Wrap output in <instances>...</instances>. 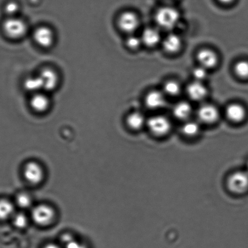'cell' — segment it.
<instances>
[{"label": "cell", "mask_w": 248, "mask_h": 248, "mask_svg": "<svg viewBox=\"0 0 248 248\" xmlns=\"http://www.w3.org/2000/svg\"><path fill=\"white\" fill-rule=\"evenodd\" d=\"M180 13L176 9L172 7H163L155 14V21L160 28L166 30L174 29L180 21Z\"/></svg>", "instance_id": "1"}, {"label": "cell", "mask_w": 248, "mask_h": 248, "mask_svg": "<svg viewBox=\"0 0 248 248\" xmlns=\"http://www.w3.org/2000/svg\"><path fill=\"white\" fill-rule=\"evenodd\" d=\"M3 30L9 38L18 40L26 35L28 31V26L23 19L18 17H9L4 22Z\"/></svg>", "instance_id": "2"}, {"label": "cell", "mask_w": 248, "mask_h": 248, "mask_svg": "<svg viewBox=\"0 0 248 248\" xmlns=\"http://www.w3.org/2000/svg\"><path fill=\"white\" fill-rule=\"evenodd\" d=\"M227 186L234 194H243L248 190V172L239 171L233 172L227 180Z\"/></svg>", "instance_id": "3"}, {"label": "cell", "mask_w": 248, "mask_h": 248, "mask_svg": "<svg viewBox=\"0 0 248 248\" xmlns=\"http://www.w3.org/2000/svg\"><path fill=\"white\" fill-rule=\"evenodd\" d=\"M55 216L54 210L48 205L35 206L32 211V218L36 224L48 226L53 222Z\"/></svg>", "instance_id": "4"}, {"label": "cell", "mask_w": 248, "mask_h": 248, "mask_svg": "<svg viewBox=\"0 0 248 248\" xmlns=\"http://www.w3.org/2000/svg\"><path fill=\"white\" fill-rule=\"evenodd\" d=\"M148 128L154 135L162 136L167 135L171 129V123L164 116H154L147 121Z\"/></svg>", "instance_id": "5"}, {"label": "cell", "mask_w": 248, "mask_h": 248, "mask_svg": "<svg viewBox=\"0 0 248 248\" xmlns=\"http://www.w3.org/2000/svg\"><path fill=\"white\" fill-rule=\"evenodd\" d=\"M118 26L124 32L132 34L139 26V19L137 15L132 12L126 11L118 17Z\"/></svg>", "instance_id": "6"}, {"label": "cell", "mask_w": 248, "mask_h": 248, "mask_svg": "<svg viewBox=\"0 0 248 248\" xmlns=\"http://www.w3.org/2000/svg\"><path fill=\"white\" fill-rule=\"evenodd\" d=\"M24 176L29 183L38 185L43 181L45 174L40 164L35 162H30L24 167Z\"/></svg>", "instance_id": "7"}, {"label": "cell", "mask_w": 248, "mask_h": 248, "mask_svg": "<svg viewBox=\"0 0 248 248\" xmlns=\"http://www.w3.org/2000/svg\"><path fill=\"white\" fill-rule=\"evenodd\" d=\"M34 40L41 47L49 48L53 45L55 41L53 31L47 26L39 27L34 31Z\"/></svg>", "instance_id": "8"}, {"label": "cell", "mask_w": 248, "mask_h": 248, "mask_svg": "<svg viewBox=\"0 0 248 248\" xmlns=\"http://www.w3.org/2000/svg\"><path fill=\"white\" fill-rule=\"evenodd\" d=\"M38 75L42 81L43 90L52 91L57 88L59 83V77L54 70L50 68H45Z\"/></svg>", "instance_id": "9"}, {"label": "cell", "mask_w": 248, "mask_h": 248, "mask_svg": "<svg viewBox=\"0 0 248 248\" xmlns=\"http://www.w3.org/2000/svg\"><path fill=\"white\" fill-rule=\"evenodd\" d=\"M198 116L200 120L206 124L215 123L219 118V111L212 105H204L198 110Z\"/></svg>", "instance_id": "10"}, {"label": "cell", "mask_w": 248, "mask_h": 248, "mask_svg": "<svg viewBox=\"0 0 248 248\" xmlns=\"http://www.w3.org/2000/svg\"><path fill=\"white\" fill-rule=\"evenodd\" d=\"M226 114L228 119L232 122H242L247 117V111L244 106L240 104H232L228 107Z\"/></svg>", "instance_id": "11"}, {"label": "cell", "mask_w": 248, "mask_h": 248, "mask_svg": "<svg viewBox=\"0 0 248 248\" xmlns=\"http://www.w3.org/2000/svg\"><path fill=\"white\" fill-rule=\"evenodd\" d=\"M198 59L201 66L206 69H212L218 63L217 54L212 50L202 49L198 53Z\"/></svg>", "instance_id": "12"}, {"label": "cell", "mask_w": 248, "mask_h": 248, "mask_svg": "<svg viewBox=\"0 0 248 248\" xmlns=\"http://www.w3.org/2000/svg\"><path fill=\"white\" fill-rule=\"evenodd\" d=\"M50 104L48 97L41 92L33 94L30 101L32 108L38 113H44L47 111L50 107Z\"/></svg>", "instance_id": "13"}, {"label": "cell", "mask_w": 248, "mask_h": 248, "mask_svg": "<svg viewBox=\"0 0 248 248\" xmlns=\"http://www.w3.org/2000/svg\"><path fill=\"white\" fill-rule=\"evenodd\" d=\"M187 93L193 101H200L206 98L208 90L201 82L196 81L189 85Z\"/></svg>", "instance_id": "14"}, {"label": "cell", "mask_w": 248, "mask_h": 248, "mask_svg": "<svg viewBox=\"0 0 248 248\" xmlns=\"http://www.w3.org/2000/svg\"><path fill=\"white\" fill-rule=\"evenodd\" d=\"M165 97L159 91L150 92L146 97V104L150 108H162L165 105Z\"/></svg>", "instance_id": "15"}, {"label": "cell", "mask_w": 248, "mask_h": 248, "mask_svg": "<svg viewBox=\"0 0 248 248\" xmlns=\"http://www.w3.org/2000/svg\"><path fill=\"white\" fill-rule=\"evenodd\" d=\"M164 49L167 52L175 53L179 52L182 47L181 38L176 34L171 33L165 38L163 43Z\"/></svg>", "instance_id": "16"}, {"label": "cell", "mask_w": 248, "mask_h": 248, "mask_svg": "<svg viewBox=\"0 0 248 248\" xmlns=\"http://www.w3.org/2000/svg\"><path fill=\"white\" fill-rule=\"evenodd\" d=\"M142 43L149 47H154L159 44L161 40L159 31L154 28L146 29L142 33Z\"/></svg>", "instance_id": "17"}, {"label": "cell", "mask_w": 248, "mask_h": 248, "mask_svg": "<svg viewBox=\"0 0 248 248\" xmlns=\"http://www.w3.org/2000/svg\"><path fill=\"white\" fill-rule=\"evenodd\" d=\"M191 113V106L186 102H181V103L177 104L173 108V114L175 117L179 120H186L190 116Z\"/></svg>", "instance_id": "18"}, {"label": "cell", "mask_w": 248, "mask_h": 248, "mask_svg": "<svg viewBox=\"0 0 248 248\" xmlns=\"http://www.w3.org/2000/svg\"><path fill=\"white\" fill-rule=\"evenodd\" d=\"M24 87L26 91L33 94L39 93L43 90V82L39 75L27 78L24 82Z\"/></svg>", "instance_id": "19"}, {"label": "cell", "mask_w": 248, "mask_h": 248, "mask_svg": "<svg viewBox=\"0 0 248 248\" xmlns=\"http://www.w3.org/2000/svg\"><path fill=\"white\" fill-rule=\"evenodd\" d=\"M126 123L131 129L138 130L142 128L146 123L145 116L139 112H133L130 114L126 119Z\"/></svg>", "instance_id": "20"}, {"label": "cell", "mask_w": 248, "mask_h": 248, "mask_svg": "<svg viewBox=\"0 0 248 248\" xmlns=\"http://www.w3.org/2000/svg\"><path fill=\"white\" fill-rule=\"evenodd\" d=\"M14 206L11 202L2 199L0 200V220L7 219L14 215Z\"/></svg>", "instance_id": "21"}, {"label": "cell", "mask_w": 248, "mask_h": 248, "mask_svg": "<svg viewBox=\"0 0 248 248\" xmlns=\"http://www.w3.org/2000/svg\"><path fill=\"white\" fill-rule=\"evenodd\" d=\"M200 125L196 121H189L182 126V133L189 137H194L198 135L200 131Z\"/></svg>", "instance_id": "22"}, {"label": "cell", "mask_w": 248, "mask_h": 248, "mask_svg": "<svg viewBox=\"0 0 248 248\" xmlns=\"http://www.w3.org/2000/svg\"><path fill=\"white\" fill-rule=\"evenodd\" d=\"M234 72L240 78L248 79V61L238 62L234 66Z\"/></svg>", "instance_id": "23"}, {"label": "cell", "mask_w": 248, "mask_h": 248, "mask_svg": "<svg viewBox=\"0 0 248 248\" xmlns=\"http://www.w3.org/2000/svg\"><path fill=\"white\" fill-rule=\"evenodd\" d=\"M181 86L179 83L174 81L167 82L165 84L164 91L165 93L171 96H177L181 93Z\"/></svg>", "instance_id": "24"}, {"label": "cell", "mask_w": 248, "mask_h": 248, "mask_svg": "<svg viewBox=\"0 0 248 248\" xmlns=\"http://www.w3.org/2000/svg\"><path fill=\"white\" fill-rule=\"evenodd\" d=\"M17 203L20 208H28L32 205V199L28 194L20 193L17 196Z\"/></svg>", "instance_id": "25"}, {"label": "cell", "mask_w": 248, "mask_h": 248, "mask_svg": "<svg viewBox=\"0 0 248 248\" xmlns=\"http://www.w3.org/2000/svg\"><path fill=\"white\" fill-rule=\"evenodd\" d=\"M13 222L16 227L22 229L26 228L28 225V218L23 213H17L14 215Z\"/></svg>", "instance_id": "26"}, {"label": "cell", "mask_w": 248, "mask_h": 248, "mask_svg": "<svg viewBox=\"0 0 248 248\" xmlns=\"http://www.w3.org/2000/svg\"><path fill=\"white\" fill-rule=\"evenodd\" d=\"M142 40L141 38L131 34L128 38L126 39V46L131 49H137L142 45Z\"/></svg>", "instance_id": "27"}, {"label": "cell", "mask_w": 248, "mask_h": 248, "mask_svg": "<svg viewBox=\"0 0 248 248\" xmlns=\"http://www.w3.org/2000/svg\"><path fill=\"white\" fill-rule=\"evenodd\" d=\"M4 9L9 17L16 16L19 11V5L16 1H10L5 6Z\"/></svg>", "instance_id": "28"}, {"label": "cell", "mask_w": 248, "mask_h": 248, "mask_svg": "<svg viewBox=\"0 0 248 248\" xmlns=\"http://www.w3.org/2000/svg\"><path fill=\"white\" fill-rule=\"evenodd\" d=\"M63 242L65 243L66 248H86L82 244L75 241L69 234H65L63 236Z\"/></svg>", "instance_id": "29"}, {"label": "cell", "mask_w": 248, "mask_h": 248, "mask_svg": "<svg viewBox=\"0 0 248 248\" xmlns=\"http://www.w3.org/2000/svg\"><path fill=\"white\" fill-rule=\"evenodd\" d=\"M193 75L196 81L201 82L207 78V69L202 66L196 67L193 70Z\"/></svg>", "instance_id": "30"}, {"label": "cell", "mask_w": 248, "mask_h": 248, "mask_svg": "<svg viewBox=\"0 0 248 248\" xmlns=\"http://www.w3.org/2000/svg\"><path fill=\"white\" fill-rule=\"evenodd\" d=\"M217 1L220 2V3L227 5L232 3V2L235 1V0H217Z\"/></svg>", "instance_id": "31"}, {"label": "cell", "mask_w": 248, "mask_h": 248, "mask_svg": "<svg viewBox=\"0 0 248 248\" xmlns=\"http://www.w3.org/2000/svg\"><path fill=\"white\" fill-rule=\"evenodd\" d=\"M44 248H61L58 245L53 244H50L46 245Z\"/></svg>", "instance_id": "32"}, {"label": "cell", "mask_w": 248, "mask_h": 248, "mask_svg": "<svg viewBox=\"0 0 248 248\" xmlns=\"http://www.w3.org/2000/svg\"><path fill=\"white\" fill-rule=\"evenodd\" d=\"M247 171L248 172V162H247Z\"/></svg>", "instance_id": "33"}]
</instances>
